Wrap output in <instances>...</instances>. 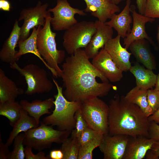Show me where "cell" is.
<instances>
[{
  "mask_svg": "<svg viewBox=\"0 0 159 159\" xmlns=\"http://www.w3.org/2000/svg\"><path fill=\"white\" fill-rule=\"evenodd\" d=\"M104 135L100 134L80 145L78 159H92L93 151L96 148L99 147Z\"/></svg>",
  "mask_w": 159,
  "mask_h": 159,
  "instance_id": "f1b7e54d",
  "label": "cell"
},
{
  "mask_svg": "<svg viewBox=\"0 0 159 159\" xmlns=\"http://www.w3.org/2000/svg\"><path fill=\"white\" fill-rule=\"evenodd\" d=\"M39 126L35 120L22 108L20 117L13 127V129L6 144L8 146H10L12 144L15 138L21 132H25L30 129L37 127Z\"/></svg>",
  "mask_w": 159,
  "mask_h": 159,
  "instance_id": "d4e9b609",
  "label": "cell"
},
{
  "mask_svg": "<svg viewBox=\"0 0 159 159\" xmlns=\"http://www.w3.org/2000/svg\"><path fill=\"white\" fill-rule=\"evenodd\" d=\"M51 16L49 13L45 23L40 28L38 34L37 45L38 52L49 67L53 70L55 77H61L62 70L58 65L64 59L65 51L58 50L55 40L56 34L52 32L51 27Z\"/></svg>",
  "mask_w": 159,
  "mask_h": 159,
  "instance_id": "277c9868",
  "label": "cell"
},
{
  "mask_svg": "<svg viewBox=\"0 0 159 159\" xmlns=\"http://www.w3.org/2000/svg\"><path fill=\"white\" fill-rule=\"evenodd\" d=\"M24 133L17 135L14 140V148L11 152L10 159H24L25 158L24 141Z\"/></svg>",
  "mask_w": 159,
  "mask_h": 159,
  "instance_id": "f546056e",
  "label": "cell"
},
{
  "mask_svg": "<svg viewBox=\"0 0 159 159\" xmlns=\"http://www.w3.org/2000/svg\"><path fill=\"white\" fill-rule=\"evenodd\" d=\"M49 158L51 159H63L64 155L60 149L53 150L50 151Z\"/></svg>",
  "mask_w": 159,
  "mask_h": 159,
  "instance_id": "74e56055",
  "label": "cell"
},
{
  "mask_svg": "<svg viewBox=\"0 0 159 159\" xmlns=\"http://www.w3.org/2000/svg\"><path fill=\"white\" fill-rule=\"evenodd\" d=\"M149 42L145 39L137 40L131 44L129 49L138 62L146 68L153 70L155 69L156 64Z\"/></svg>",
  "mask_w": 159,
  "mask_h": 159,
  "instance_id": "d6986e66",
  "label": "cell"
},
{
  "mask_svg": "<svg viewBox=\"0 0 159 159\" xmlns=\"http://www.w3.org/2000/svg\"><path fill=\"white\" fill-rule=\"evenodd\" d=\"M136 9L135 5H131L130 11L132 14L133 26L131 32L124 39L123 45L125 47L128 49L133 42L142 39H146L155 47L154 42L146 32L145 26L146 23L153 22L155 20V19L138 13Z\"/></svg>",
  "mask_w": 159,
  "mask_h": 159,
  "instance_id": "7c38bea8",
  "label": "cell"
},
{
  "mask_svg": "<svg viewBox=\"0 0 159 159\" xmlns=\"http://www.w3.org/2000/svg\"><path fill=\"white\" fill-rule=\"evenodd\" d=\"M97 30L90 42L85 48L84 52L89 59L96 56L101 48L112 38L113 31L111 27L98 20L95 22Z\"/></svg>",
  "mask_w": 159,
  "mask_h": 159,
  "instance_id": "5bb4252c",
  "label": "cell"
},
{
  "mask_svg": "<svg viewBox=\"0 0 159 159\" xmlns=\"http://www.w3.org/2000/svg\"><path fill=\"white\" fill-rule=\"evenodd\" d=\"M24 133V145L41 151L51 148L53 143L62 144L71 132L55 130L42 121L38 127Z\"/></svg>",
  "mask_w": 159,
  "mask_h": 159,
  "instance_id": "5b68a950",
  "label": "cell"
},
{
  "mask_svg": "<svg viewBox=\"0 0 159 159\" xmlns=\"http://www.w3.org/2000/svg\"><path fill=\"white\" fill-rule=\"evenodd\" d=\"M23 89L18 87L15 83L0 69V104L14 102L19 95L23 94Z\"/></svg>",
  "mask_w": 159,
  "mask_h": 159,
  "instance_id": "7402d4cb",
  "label": "cell"
},
{
  "mask_svg": "<svg viewBox=\"0 0 159 159\" xmlns=\"http://www.w3.org/2000/svg\"><path fill=\"white\" fill-rule=\"evenodd\" d=\"M86 5L84 11L89 12L103 23L120 11V8L112 0H84Z\"/></svg>",
  "mask_w": 159,
  "mask_h": 159,
  "instance_id": "2e32d148",
  "label": "cell"
},
{
  "mask_svg": "<svg viewBox=\"0 0 159 159\" xmlns=\"http://www.w3.org/2000/svg\"><path fill=\"white\" fill-rule=\"evenodd\" d=\"M91 63L111 82L119 81L123 77V72L117 67L104 48L92 59Z\"/></svg>",
  "mask_w": 159,
  "mask_h": 159,
  "instance_id": "4fadbf2b",
  "label": "cell"
},
{
  "mask_svg": "<svg viewBox=\"0 0 159 159\" xmlns=\"http://www.w3.org/2000/svg\"><path fill=\"white\" fill-rule=\"evenodd\" d=\"M11 8V4L7 0H0V9L5 11H9Z\"/></svg>",
  "mask_w": 159,
  "mask_h": 159,
  "instance_id": "ab89813d",
  "label": "cell"
},
{
  "mask_svg": "<svg viewBox=\"0 0 159 159\" xmlns=\"http://www.w3.org/2000/svg\"><path fill=\"white\" fill-rule=\"evenodd\" d=\"M149 122H154L159 124V107L153 114L148 117Z\"/></svg>",
  "mask_w": 159,
  "mask_h": 159,
  "instance_id": "60d3db41",
  "label": "cell"
},
{
  "mask_svg": "<svg viewBox=\"0 0 159 159\" xmlns=\"http://www.w3.org/2000/svg\"><path fill=\"white\" fill-rule=\"evenodd\" d=\"M48 4H42L38 1L34 7L23 9L20 13L18 21L24 20L21 27L20 34L18 42L23 41L29 36L31 29L34 27L44 26L46 19L49 13L47 10Z\"/></svg>",
  "mask_w": 159,
  "mask_h": 159,
  "instance_id": "30bf717a",
  "label": "cell"
},
{
  "mask_svg": "<svg viewBox=\"0 0 159 159\" xmlns=\"http://www.w3.org/2000/svg\"><path fill=\"white\" fill-rule=\"evenodd\" d=\"M102 133L89 127L83 131L77 137L80 145L91 140Z\"/></svg>",
  "mask_w": 159,
  "mask_h": 159,
  "instance_id": "d6a6232c",
  "label": "cell"
},
{
  "mask_svg": "<svg viewBox=\"0 0 159 159\" xmlns=\"http://www.w3.org/2000/svg\"><path fill=\"white\" fill-rule=\"evenodd\" d=\"M147 91L136 86L128 92L124 97L128 102L138 106L148 117L153 112L148 102Z\"/></svg>",
  "mask_w": 159,
  "mask_h": 159,
  "instance_id": "484cf974",
  "label": "cell"
},
{
  "mask_svg": "<svg viewBox=\"0 0 159 159\" xmlns=\"http://www.w3.org/2000/svg\"><path fill=\"white\" fill-rule=\"evenodd\" d=\"M125 0H112L113 2L115 4L117 5L121 2Z\"/></svg>",
  "mask_w": 159,
  "mask_h": 159,
  "instance_id": "f6af8a7d",
  "label": "cell"
},
{
  "mask_svg": "<svg viewBox=\"0 0 159 159\" xmlns=\"http://www.w3.org/2000/svg\"><path fill=\"white\" fill-rule=\"evenodd\" d=\"M9 147L6 143H3L1 135H0V159H10L11 152Z\"/></svg>",
  "mask_w": 159,
  "mask_h": 159,
  "instance_id": "8d00e7d4",
  "label": "cell"
},
{
  "mask_svg": "<svg viewBox=\"0 0 159 159\" xmlns=\"http://www.w3.org/2000/svg\"><path fill=\"white\" fill-rule=\"evenodd\" d=\"M22 109L19 103L16 101L0 104V115L7 118L13 127L20 117Z\"/></svg>",
  "mask_w": 159,
  "mask_h": 159,
  "instance_id": "83f0119b",
  "label": "cell"
},
{
  "mask_svg": "<svg viewBox=\"0 0 159 159\" xmlns=\"http://www.w3.org/2000/svg\"><path fill=\"white\" fill-rule=\"evenodd\" d=\"M129 136L122 135H104L99 146L104 159H122Z\"/></svg>",
  "mask_w": 159,
  "mask_h": 159,
  "instance_id": "8fae6325",
  "label": "cell"
},
{
  "mask_svg": "<svg viewBox=\"0 0 159 159\" xmlns=\"http://www.w3.org/2000/svg\"><path fill=\"white\" fill-rule=\"evenodd\" d=\"M54 100L53 98H50L44 101L36 100L31 102L26 100H22L20 101L19 104L22 108L33 117L39 125L41 116L51 113L49 110L54 106Z\"/></svg>",
  "mask_w": 159,
  "mask_h": 159,
  "instance_id": "44dd1931",
  "label": "cell"
},
{
  "mask_svg": "<svg viewBox=\"0 0 159 159\" xmlns=\"http://www.w3.org/2000/svg\"><path fill=\"white\" fill-rule=\"evenodd\" d=\"M48 11L53 15L51 18V24L54 30L58 31L66 30L77 23L75 14L87 15L84 10L72 7L67 0H57L56 6Z\"/></svg>",
  "mask_w": 159,
  "mask_h": 159,
  "instance_id": "9c48e42d",
  "label": "cell"
},
{
  "mask_svg": "<svg viewBox=\"0 0 159 159\" xmlns=\"http://www.w3.org/2000/svg\"><path fill=\"white\" fill-rule=\"evenodd\" d=\"M19 21L16 20L9 37L4 41L0 51L1 60L10 65L16 62V55L17 51L15 48L18 44L21 29Z\"/></svg>",
  "mask_w": 159,
  "mask_h": 159,
  "instance_id": "ffe728a7",
  "label": "cell"
},
{
  "mask_svg": "<svg viewBox=\"0 0 159 159\" xmlns=\"http://www.w3.org/2000/svg\"><path fill=\"white\" fill-rule=\"evenodd\" d=\"M40 26L37 28H33L32 33L26 39L23 41L18 42L19 50L16 55V62L18 61L21 56L28 53L34 54L38 57L43 63L46 67L49 69L53 75L55 77V74L53 70L49 67L46 62L39 53L37 47V37Z\"/></svg>",
  "mask_w": 159,
  "mask_h": 159,
  "instance_id": "cb8c5ba5",
  "label": "cell"
},
{
  "mask_svg": "<svg viewBox=\"0 0 159 159\" xmlns=\"http://www.w3.org/2000/svg\"><path fill=\"white\" fill-rule=\"evenodd\" d=\"M155 89L159 91V74L157 76Z\"/></svg>",
  "mask_w": 159,
  "mask_h": 159,
  "instance_id": "ee69618b",
  "label": "cell"
},
{
  "mask_svg": "<svg viewBox=\"0 0 159 159\" xmlns=\"http://www.w3.org/2000/svg\"><path fill=\"white\" fill-rule=\"evenodd\" d=\"M32 148L26 146L25 148L24 153L26 159H50L49 157L45 156V153L40 151L37 154H34L32 150Z\"/></svg>",
  "mask_w": 159,
  "mask_h": 159,
  "instance_id": "e575fe53",
  "label": "cell"
},
{
  "mask_svg": "<svg viewBox=\"0 0 159 159\" xmlns=\"http://www.w3.org/2000/svg\"><path fill=\"white\" fill-rule=\"evenodd\" d=\"M52 80L57 91L54 96L55 108L52 113L44 118L42 121L46 125L56 126L58 130L72 132L75 126V113L80 108L82 102L68 100L63 94L62 87L53 78Z\"/></svg>",
  "mask_w": 159,
  "mask_h": 159,
  "instance_id": "3957f363",
  "label": "cell"
},
{
  "mask_svg": "<svg viewBox=\"0 0 159 159\" xmlns=\"http://www.w3.org/2000/svg\"><path fill=\"white\" fill-rule=\"evenodd\" d=\"M80 110L89 127L103 135L109 133V107L104 101L95 97L82 102Z\"/></svg>",
  "mask_w": 159,
  "mask_h": 159,
  "instance_id": "8992f818",
  "label": "cell"
},
{
  "mask_svg": "<svg viewBox=\"0 0 159 159\" xmlns=\"http://www.w3.org/2000/svg\"><path fill=\"white\" fill-rule=\"evenodd\" d=\"M157 39L158 45H159V25L158 26L157 28Z\"/></svg>",
  "mask_w": 159,
  "mask_h": 159,
  "instance_id": "bcb514c9",
  "label": "cell"
},
{
  "mask_svg": "<svg viewBox=\"0 0 159 159\" xmlns=\"http://www.w3.org/2000/svg\"><path fill=\"white\" fill-rule=\"evenodd\" d=\"M150 150L159 157V140L155 141Z\"/></svg>",
  "mask_w": 159,
  "mask_h": 159,
  "instance_id": "b9f144b4",
  "label": "cell"
},
{
  "mask_svg": "<svg viewBox=\"0 0 159 159\" xmlns=\"http://www.w3.org/2000/svg\"><path fill=\"white\" fill-rule=\"evenodd\" d=\"M155 140L143 136H129L122 159H142Z\"/></svg>",
  "mask_w": 159,
  "mask_h": 159,
  "instance_id": "e0dca14e",
  "label": "cell"
},
{
  "mask_svg": "<svg viewBox=\"0 0 159 159\" xmlns=\"http://www.w3.org/2000/svg\"><path fill=\"white\" fill-rule=\"evenodd\" d=\"M84 50L77 49L65 59L61 77L64 97L69 101L82 102L94 97L107 95L113 86L92 64Z\"/></svg>",
  "mask_w": 159,
  "mask_h": 159,
  "instance_id": "6da1fadb",
  "label": "cell"
},
{
  "mask_svg": "<svg viewBox=\"0 0 159 159\" xmlns=\"http://www.w3.org/2000/svg\"><path fill=\"white\" fill-rule=\"evenodd\" d=\"M120 38L117 35L115 38L110 39L104 48L117 67L123 72H127L129 70L132 66L130 60L132 54L121 45Z\"/></svg>",
  "mask_w": 159,
  "mask_h": 159,
  "instance_id": "9a60e30c",
  "label": "cell"
},
{
  "mask_svg": "<svg viewBox=\"0 0 159 159\" xmlns=\"http://www.w3.org/2000/svg\"><path fill=\"white\" fill-rule=\"evenodd\" d=\"M62 143L60 149L64 155L63 159H78L80 145L77 138L71 134Z\"/></svg>",
  "mask_w": 159,
  "mask_h": 159,
  "instance_id": "4316f807",
  "label": "cell"
},
{
  "mask_svg": "<svg viewBox=\"0 0 159 159\" xmlns=\"http://www.w3.org/2000/svg\"><path fill=\"white\" fill-rule=\"evenodd\" d=\"M96 30L95 22L86 21L77 22L65 30L63 45L66 52L71 55L78 49L85 48Z\"/></svg>",
  "mask_w": 159,
  "mask_h": 159,
  "instance_id": "ba28073f",
  "label": "cell"
},
{
  "mask_svg": "<svg viewBox=\"0 0 159 159\" xmlns=\"http://www.w3.org/2000/svg\"><path fill=\"white\" fill-rule=\"evenodd\" d=\"M80 108L75 113L74 117L76 121L75 126V128L71 133L77 137L88 127L82 116Z\"/></svg>",
  "mask_w": 159,
  "mask_h": 159,
  "instance_id": "1f68e13d",
  "label": "cell"
},
{
  "mask_svg": "<svg viewBox=\"0 0 159 159\" xmlns=\"http://www.w3.org/2000/svg\"><path fill=\"white\" fill-rule=\"evenodd\" d=\"M19 1H20V0H19Z\"/></svg>",
  "mask_w": 159,
  "mask_h": 159,
  "instance_id": "7dc6e473",
  "label": "cell"
},
{
  "mask_svg": "<svg viewBox=\"0 0 159 159\" xmlns=\"http://www.w3.org/2000/svg\"><path fill=\"white\" fill-rule=\"evenodd\" d=\"M130 0H127L123 10L119 14H114L110 19L105 23L114 29L117 32V35L124 39L131 31V24L133 23L130 13Z\"/></svg>",
  "mask_w": 159,
  "mask_h": 159,
  "instance_id": "ac0fdd59",
  "label": "cell"
},
{
  "mask_svg": "<svg viewBox=\"0 0 159 159\" xmlns=\"http://www.w3.org/2000/svg\"><path fill=\"white\" fill-rule=\"evenodd\" d=\"M129 71L135 77L138 87L148 90L155 86L157 75L153 70L145 69L137 62L131 66Z\"/></svg>",
  "mask_w": 159,
  "mask_h": 159,
  "instance_id": "603a6c76",
  "label": "cell"
},
{
  "mask_svg": "<svg viewBox=\"0 0 159 159\" xmlns=\"http://www.w3.org/2000/svg\"><path fill=\"white\" fill-rule=\"evenodd\" d=\"M147 0H136L137 7L139 13L144 15Z\"/></svg>",
  "mask_w": 159,
  "mask_h": 159,
  "instance_id": "f35d334b",
  "label": "cell"
},
{
  "mask_svg": "<svg viewBox=\"0 0 159 159\" xmlns=\"http://www.w3.org/2000/svg\"><path fill=\"white\" fill-rule=\"evenodd\" d=\"M109 107V135L149 138L150 122L138 106L117 94L110 101Z\"/></svg>",
  "mask_w": 159,
  "mask_h": 159,
  "instance_id": "7a4b0ae2",
  "label": "cell"
},
{
  "mask_svg": "<svg viewBox=\"0 0 159 159\" xmlns=\"http://www.w3.org/2000/svg\"><path fill=\"white\" fill-rule=\"evenodd\" d=\"M147 100L154 113L159 107V91L152 89L148 90Z\"/></svg>",
  "mask_w": 159,
  "mask_h": 159,
  "instance_id": "836d02e7",
  "label": "cell"
},
{
  "mask_svg": "<svg viewBox=\"0 0 159 159\" xmlns=\"http://www.w3.org/2000/svg\"><path fill=\"white\" fill-rule=\"evenodd\" d=\"M10 66L24 77L27 85L25 92L26 95L48 92L52 89L53 83L48 79L44 69L33 64H27L22 68L16 62L10 64Z\"/></svg>",
  "mask_w": 159,
  "mask_h": 159,
  "instance_id": "52a82bcc",
  "label": "cell"
},
{
  "mask_svg": "<svg viewBox=\"0 0 159 159\" xmlns=\"http://www.w3.org/2000/svg\"><path fill=\"white\" fill-rule=\"evenodd\" d=\"M146 158L148 159H158L159 157L150 150H149L146 155Z\"/></svg>",
  "mask_w": 159,
  "mask_h": 159,
  "instance_id": "7bdbcfd3",
  "label": "cell"
},
{
  "mask_svg": "<svg viewBox=\"0 0 159 159\" xmlns=\"http://www.w3.org/2000/svg\"><path fill=\"white\" fill-rule=\"evenodd\" d=\"M148 137L156 141L159 140V125L155 122H150Z\"/></svg>",
  "mask_w": 159,
  "mask_h": 159,
  "instance_id": "d590c367",
  "label": "cell"
},
{
  "mask_svg": "<svg viewBox=\"0 0 159 159\" xmlns=\"http://www.w3.org/2000/svg\"><path fill=\"white\" fill-rule=\"evenodd\" d=\"M151 18H159V0H147L144 14Z\"/></svg>",
  "mask_w": 159,
  "mask_h": 159,
  "instance_id": "4dcf8cb0",
  "label": "cell"
}]
</instances>
